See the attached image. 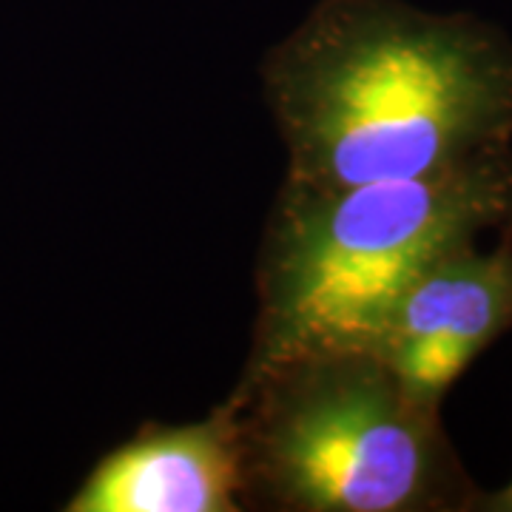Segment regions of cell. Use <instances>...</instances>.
Returning a JSON list of instances; mask_svg holds the SVG:
<instances>
[{
    "label": "cell",
    "instance_id": "cell-1",
    "mask_svg": "<svg viewBox=\"0 0 512 512\" xmlns=\"http://www.w3.org/2000/svg\"><path fill=\"white\" fill-rule=\"evenodd\" d=\"M288 183L407 180L510 148L512 49L402 0H319L262 63Z\"/></svg>",
    "mask_w": 512,
    "mask_h": 512
},
{
    "label": "cell",
    "instance_id": "cell-2",
    "mask_svg": "<svg viewBox=\"0 0 512 512\" xmlns=\"http://www.w3.org/2000/svg\"><path fill=\"white\" fill-rule=\"evenodd\" d=\"M490 228H512L510 148L407 180H285L259 245L245 367L311 348L373 350L402 293Z\"/></svg>",
    "mask_w": 512,
    "mask_h": 512
},
{
    "label": "cell",
    "instance_id": "cell-3",
    "mask_svg": "<svg viewBox=\"0 0 512 512\" xmlns=\"http://www.w3.org/2000/svg\"><path fill=\"white\" fill-rule=\"evenodd\" d=\"M242 504L274 512H410L439 504L447 450L373 350L311 348L242 367L228 393Z\"/></svg>",
    "mask_w": 512,
    "mask_h": 512
},
{
    "label": "cell",
    "instance_id": "cell-4",
    "mask_svg": "<svg viewBox=\"0 0 512 512\" xmlns=\"http://www.w3.org/2000/svg\"><path fill=\"white\" fill-rule=\"evenodd\" d=\"M512 325V248H458L387 313L373 353L416 402L439 410L450 384Z\"/></svg>",
    "mask_w": 512,
    "mask_h": 512
},
{
    "label": "cell",
    "instance_id": "cell-5",
    "mask_svg": "<svg viewBox=\"0 0 512 512\" xmlns=\"http://www.w3.org/2000/svg\"><path fill=\"white\" fill-rule=\"evenodd\" d=\"M69 512H239L242 447L225 399L205 419L146 424L94 464Z\"/></svg>",
    "mask_w": 512,
    "mask_h": 512
},
{
    "label": "cell",
    "instance_id": "cell-6",
    "mask_svg": "<svg viewBox=\"0 0 512 512\" xmlns=\"http://www.w3.org/2000/svg\"><path fill=\"white\" fill-rule=\"evenodd\" d=\"M493 507L495 510H512V487L507 490V493H501L498 498H495Z\"/></svg>",
    "mask_w": 512,
    "mask_h": 512
}]
</instances>
